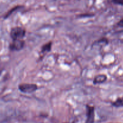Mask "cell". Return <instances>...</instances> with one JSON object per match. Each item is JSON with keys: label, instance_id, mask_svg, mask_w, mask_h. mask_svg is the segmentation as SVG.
<instances>
[{"label": "cell", "instance_id": "cell-12", "mask_svg": "<svg viewBox=\"0 0 123 123\" xmlns=\"http://www.w3.org/2000/svg\"><path fill=\"white\" fill-rule=\"evenodd\" d=\"M2 70H2V69H0V75H1V73H2Z\"/></svg>", "mask_w": 123, "mask_h": 123}, {"label": "cell", "instance_id": "cell-10", "mask_svg": "<svg viewBox=\"0 0 123 123\" xmlns=\"http://www.w3.org/2000/svg\"><path fill=\"white\" fill-rule=\"evenodd\" d=\"M117 26H120V27L123 28V19H121V20L117 23Z\"/></svg>", "mask_w": 123, "mask_h": 123}, {"label": "cell", "instance_id": "cell-8", "mask_svg": "<svg viewBox=\"0 0 123 123\" xmlns=\"http://www.w3.org/2000/svg\"><path fill=\"white\" fill-rule=\"evenodd\" d=\"M22 7H23V6H15V7H13V8H12V9L8 11L7 13H6V15H5V16H4V19H7V18H8V17H9L10 16L11 14L13 13V12H15V11H16V10H19V8H22Z\"/></svg>", "mask_w": 123, "mask_h": 123}, {"label": "cell", "instance_id": "cell-2", "mask_svg": "<svg viewBox=\"0 0 123 123\" xmlns=\"http://www.w3.org/2000/svg\"><path fill=\"white\" fill-rule=\"evenodd\" d=\"M20 92L24 93H32L38 89V86L34 84H21L18 86Z\"/></svg>", "mask_w": 123, "mask_h": 123}, {"label": "cell", "instance_id": "cell-4", "mask_svg": "<svg viewBox=\"0 0 123 123\" xmlns=\"http://www.w3.org/2000/svg\"><path fill=\"white\" fill-rule=\"evenodd\" d=\"M86 123H94L95 120V108L90 105H86Z\"/></svg>", "mask_w": 123, "mask_h": 123}, {"label": "cell", "instance_id": "cell-11", "mask_svg": "<svg viewBox=\"0 0 123 123\" xmlns=\"http://www.w3.org/2000/svg\"><path fill=\"white\" fill-rule=\"evenodd\" d=\"M85 14V15H83L82 14H80V15H79V17H80V18H84V17H87V16H88V17H90V16H94V15H91V14H89V15H87V14Z\"/></svg>", "mask_w": 123, "mask_h": 123}, {"label": "cell", "instance_id": "cell-7", "mask_svg": "<svg viewBox=\"0 0 123 123\" xmlns=\"http://www.w3.org/2000/svg\"><path fill=\"white\" fill-rule=\"evenodd\" d=\"M112 105L116 108L123 107V97L118 98L116 100L112 103Z\"/></svg>", "mask_w": 123, "mask_h": 123}, {"label": "cell", "instance_id": "cell-3", "mask_svg": "<svg viewBox=\"0 0 123 123\" xmlns=\"http://www.w3.org/2000/svg\"><path fill=\"white\" fill-rule=\"evenodd\" d=\"M25 41L23 40H13V42L9 45L10 50L12 51H18L22 50L25 46Z\"/></svg>", "mask_w": 123, "mask_h": 123}, {"label": "cell", "instance_id": "cell-1", "mask_svg": "<svg viewBox=\"0 0 123 123\" xmlns=\"http://www.w3.org/2000/svg\"><path fill=\"white\" fill-rule=\"evenodd\" d=\"M11 38L13 40H22V38L26 35V30L25 28H23L19 26L14 27L11 30L10 33Z\"/></svg>", "mask_w": 123, "mask_h": 123}, {"label": "cell", "instance_id": "cell-5", "mask_svg": "<svg viewBox=\"0 0 123 123\" xmlns=\"http://www.w3.org/2000/svg\"><path fill=\"white\" fill-rule=\"evenodd\" d=\"M107 76L105 74H99L96 76L93 80L94 84H100L105 82L107 80Z\"/></svg>", "mask_w": 123, "mask_h": 123}, {"label": "cell", "instance_id": "cell-6", "mask_svg": "<svg viewBox=\"0 0 123 123\" xmlns=\"http://www.w3.org/2000/svg\"><path fill=\"white\" fill-rule=\"evenodd\" d=\"M52 43L51 42H48V43H46V44H43L42 47V49H41L40 54L44 55L46 53L50 52L52 49Z\"/></svg>", "mask_w": 123, "mask_h": 123}, {"label": "cell", "instance_id": "cell-9", "mask_svg": "<svg viewBox=\"0 0 123 123\" xmlns=\"http://www.w3.org/2000/svg\"><path fill=\"white\" fill-rule=\"evenodd\" d=\"M112 2L115 4H117L123 6V0H113Z\"/></svg>", "mask_w": 123, "mask_h": 123}]
</instances>
